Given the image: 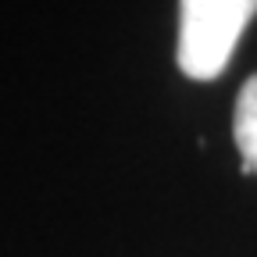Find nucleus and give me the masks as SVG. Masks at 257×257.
<instances>
[{"mask_svg": "<svg viewBox=\"0 0 257 257\" xmlns=\"http://www.w3.org/2000/svg\"><path fill=\"white\" fill-rule=\"evenodd\" d=\"M253 15L257 0H179V72L197 82L218 79Z\"/></svg>", "mask_w": 257, "mask_h": 257, "instance_id": "nucleus-1", "label": "nucleus"}, {"mask_svg": "<svg viewBox=\"0 0 257 257\" xmlns=\"http://www.w3.org/2000/svg\"><path fill=\"white\" fill-rule=\"evenodd\" d=\"M232 140L239 147V172L257 175V75H250L236 96V114H232Z\"/></svg>", "mask_w": 257, "mask_h": 257, "instance_id": "nucleus-2", "label": "nucleus"}]
</instances>
